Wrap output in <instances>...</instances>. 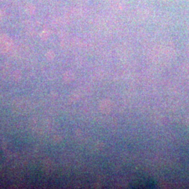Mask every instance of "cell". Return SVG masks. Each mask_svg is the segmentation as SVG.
<instances>
[{
	"instance_id": "1",
	"label": "cell",
	"mask_w": 189,
	"mask_h": 189,
	"mask_svg": "<svg viewBox=\"0 0 189 189\" xmlns=\"http://www.w3.org/2000/svg\"><path fill=\"white\" fill-rule=\"evenodd\" d=\"M34 11H35V7L33 5H28L26 7V12L29 14H32L34 13Z\"/></svg>"
},
{
	"instance_id": "2",
	"label": "cell",
	"mask_w": 189,
	"mask_h": 189,
	"mask_svg": "<svg viewBox=\"0 0 189 189\" xmlns=\"http://www.w3.org/2000/svg\"><path fill=\"white\" fill-rule=\"evenodd\" d=\"M1 16H2V12H1V11H0V18H1Z\"/></svg>"
}]
</instances>
